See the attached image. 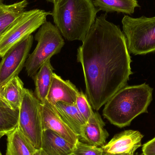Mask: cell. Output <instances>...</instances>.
I'll return each instance as SVG.
<instances>
[{"mask_svg": "<svg viewBox=\"0 0 155 155\" xmlns=\"http://www.w3.org/2000/svg\"><path fill=\"white\" fill-rule=\"evenodd\" d=\"M1 1H2V0H0V2H1Z\"/></svg>", "mask_w": 155, "mask_h": 155, "instance_id": "f1b7e54d", "label": "cell"}, {"mask_svg": "<svg viewBox=\"0 0 155 155\" xmlns=\"http://www.w3.org/2000/svg\"><path fill=\"white\" fill-rule=\"evenodd\" d=\"M5 155H33L36 148L20 131L18 127L6 135Z\"/></svg>", "mask_w": 155, "mask_h": 155, "instance_id": "2e32d148", "label": "cell"}, {"mask_svg": "<svg viewBox=\"0 0 155 155\" xmlns=\"http://www.w3.org/2000/svg\"><path fill=\"white\" fill-rule=\"evenodd\" d=\"M51 12L35 9L25 11L5 30L0 39V57L46 21Z\"/></svg>", "mask_w": 155, "mask_h": 155, "instance_id": "8992f818", "label": "cell"}, {"mask_svg": "<svg viewBox=\"0 0 155 155\" xmlns=\"http://www.w3.org/2000/svg\"><path fill=\"white\" fill-rule=\"evenodd\" d=\"M75 104L78 109L87 122L94 112L86 96L82 91L79 92Z\"/></svg>", "mask_w": 155, "mask_h": 155, "instance_id": "44dd1931", "label": "cell"}, {"mask_svg": "<svg viewBox=\"0 0 155 155\" xmlns=\"http://www.w3.org/2000/svg\"><path fill=\"white\" fill-rule=\"evenodd\" d=\"M41 114L43 131L52 130L74 145L79 141L78 136L64 123L54 106L47 100L41 103Z\"/></svg>", "mask_w": 155, "mask_h": 155, "instance_id": "30bf717a", "label": "cell"}, {"mask_svg": "<svg viewBox=\"0 0 155 155\" xmlns=\"http://www.w3.org/2000/svg\"><path fill=\"white\" fill-rule=\"evenodd\" d=\"M54 71L50 60L46 61L32 78L35 84V94L41 103L47 100V96L52 81Z\"/></svg>", "mask_w": 155, "mask_h": 155, "instance_id": "9a60e30c", "label": "cell"}, {"mask_svg": "<svg viewBox=\"0 0 155 155\" xmlns=\"http://www.w3.org/2000/svg\"><path fill=\"white\" fill-rule=\"evenodd\" d=\"M32 35L14 45L7 51L0 62V88L19 75L25 65L32 46Z\"/></svg>", "mask_w": 155, "mask_h": 155, "instance_id": "ba28073f", "label": "cell"}, {"mask_svg": "<svg viewBox=\"0 0 155 155\" xmlns=\"http://www.w3.org/2000/svg\"><path fill=\"white\" fill-rule=\"evenodd\" d=\"M73 153L77 155H104L102 147L89 145L79 141L75 145Z\"/></svg>", "mask_w": 155, "mask_h": 155, "instance_id": "7402d4cb", "label": "cell"}, {"mask_svg": "<svg viewBox=\"0 0 155 155\" xmlns=\"http://www.w3.org/2000/svg\"><path fill=\"white\" fill-rule=\"evenodd\" d=\"M75 145L51 130L43 132L41 148L49 155H69L73 153Z\"/></svg>", "mask_w": 155, "mask_h": 155, "instance_id": "4fadbf2b", "label": "cell"}, {"mask_svg": "<svg viewBox=\"0 0 155 155\" xmlns=\"http://www.w3.org/2000/svg\"><path fill=\"white\" fill-rule=\"evenodd\" d=\"M35 39L37 41L36 48L29 55L25 65L28 76L31 78L46 61L59 53L64 45L58 28L47 21L39 28Z\"/></svg>", "mask_w": 155, "mask_h": 155, "instance_id": "277c9868", "label": "cell"}, {"mask_svg": "<svg viewBox=\"0 0 155 155\" xmlns=\"http://www.w3.org/2000/svg\"><path fill=\"white\" fill-rule=\"evenodd\" d=\"M94 5L106 13H123L132 15L140 7L137 0H92Z\"/></svg>", "mask_w": 155, "mask_h": 155, "instance_id": "ac0fdd59", "label": "cell"}, {"mask_svg": "<svg viewBox=\"0 0 155 155\" xmlns=\"http://www.w3.org/2000/svg\"><path fill=\"white\" fill-rule=\"evenodd\" d=\"M142 155H155V137L143 144Z\"/></svg>", "mask_w": 155, "mask_h": 155, "instance_id": "603a6c76", "label": "cell"}, {"mask_svg": "<svg viewBox=\"0 0 155 155\" xmlns=\"http://www.w3.org/2000/svg\"><path fill=\"white\" fill-rule=\"evenodd\" d=\"M77 155L75 154H74V153H73V154H70V155Z\"/></svg>", "mask_w": 155, "mask_h": 155, "instance_id": "4316f807", "label": "cell"}, {"mask_svg": "<svg viewBox=\"0 0 155 155\" xmlns=\"http://www.w3.org/2000/svg\"><path fill=\"white\" fill-rule=\"evenodd\" d=\"M144 136L138 131L127 130L117 134L102 147L104 155H134L142 146Z\"/></svg>", "mask_w": 155, "mask_h": 155, "instance_id": "9c48e42d", "label": "cell"}, {"mask_svg": "<svg viewBox=\"0 0 155 155\" xmlns=\"http://www.w3.org/2000/svg\"><path fill=\"white\" fill-rule=\"evenodd\" d=\"M5 135L4 134H1V133H0V139H1V138H2V137L3 136H4Z\"/></svg>", "mask_w": 155, "mask_h": 155, "instance_id": "484cf974", "label": "cell"}, {"mask_svg": "<svg viewBox=\"0 0 155 155\" xmlns=\"http://www.w3.org/2000/svg\"><path fill=\"white\" fill-rule=\"evenodd\" d=\"M51 15L61 34L69 41H83L99 11L92 0H55Z\"/></svg>", "mask_w": 155, "mask_h": 155, "instance_id": "7a4b0ae2", "label": "cell"}, {"mask_svg": "<svg viewBox=\"0 0 155 155\" xmlns=\"http://www.w3.org/2000/svg\"><path fill=\"white\" fill-rule=\"evenodd\" d=\"M46 1L48 2H50L53 3L55 0H46Z\"/></svg>", "mask_w": 155, "mask_h": 155, "instance_id": "d4e9b609", "label": "cell"}, {"mask_svg": "<svg viewBox=\"0 0 155 155\" xmlns=\"http://www.w3.org/2000/svg\"><path fill=\"white\" fill-rule=\"evenodd\" d=\"M122 23L129 53L143 55L155 51V16L125 15Z\"/></svg>", "mask_w": 155, "mask_h": 155, "instance_id": "5b68a950", "label": "cell"}, {"mask_svg": "<svg viewBox=\"0 0 155 155\" xmlns=\"http://www.w3.org/2000/svg\"><path fill=\"white\" fill-rule=\"evenodd\" d=\"M24 84L19 76H15L0 88V98L14 108H20L24 91Z\"/></svg>", "mask_w": 155, "mask_h": 155, "instance_id": "e0dca14e", "label": "cell"}, {"mask_svg": "<svg viewBox=\"0 0 155 155\" xmlns=\"http://www.w3.org/2000/svg\"><path fill=\"white\" fill-rule=\"evenodd\" d=\"M27 0L10 5L0 4V39L10 25L25 11Z\"/></svg>", "mask_w": 155, "mask_h": 155, "instance_id": "d6986e66", "label": "cell"}, {"mask_svg": "<svg viewBox=\"0 0 155 155\" xmlns=\"http://www.w3.org/2000/svg\"><path fill=\"white\" fill-rule=\"evenodd\" d=\"M33 155H49L47 154L42 149H36Z\"/></svg>", "mask_w": 155, "mask_h": 155, "instance_id": "cb8c5ba5", "label": "cell"}, {"mask_svg": "<svg viewBox=\"0 0 155 155\" xmlns=\"http://www.w3.org/2000/svg\"><path fill=\"white\" fill-rule=\"evenodd\" d=\"M53 106L64 123L78 136L87 122L78 109L76 104L58 102Z\"/></svg>", "mask_w": 155, "mask_h": 155, "instance_id": "5bb4252c", "label": "cell"}, {"mask_svg": "<svg viewBox=\"0 0 155 155\" xmlns=\"http://www.w3.org/2000/svg\"><path fill=\"white\" fill-rule=\"evenodd\" d=\"M18 128L36 149L41 146L43 130L41 103L32 91L24 88Z\"/></svg>", "mask_w": 155, "mask_h": 155, "instance_id": "52a82bcc", "label": "cell"}, {"mask_svg": "<svg viewBox=\"0 0 155 155\" xmlns=\"http://www.w3.org/2000/svg\"><path fill=\"white\" fill-rule=\"evenodd\" d=\"M105 123L97 112H94L82 127L78 140L89 145L102 147L106 143L109 134L105 129Z\"/></svg>", "mask_w": 155, "mask_h": 155, "instance_id": "8fae6325", "label": "cell"}, {"mask_svg": "<svg viewBox=\"0 0 155 155\" xmlns=\"http://www.w3.org/2000/svg\"><path fill=\"white\" fill-rule=\"evenodd\" d=\"M79 91L70 80H64L54 73L47 100L52 105L57 102L74 104Z\"/></svg>", "mask_w": 155, "mask_h": 155, "instance_id": "7c38bea8", "label": "cell"}, {"mask_svg": "<svg viewBox=\"0 0 155 155\" xmlns=\"http://www.w3.org/2000/svg\"><path fill=\"white\" fill-rule=\"evenodd\" d=\"M153 88L146 83L126 86L116 93L105 104L104 117L120 127L129 126L139 115L147 113L153 100Z\"/></svg>", "mask_w": 155, "mask_h": 155, "instance_id": "3957f363", "label": "cell"}, {"mask_svg": "<svg viewBox=\"0 0 155 155\" xmlns=\"http://www.w3.org/2000/svg\"><path fill=\"white\" fill-rule=\"evenodd\" d=\"M106 13L96 17L77 51L85 95L96 111L127 86L133 74L125 36L119 26L108 21Z\"/></svg>", "mask_w": 155, "mask_h": 155, "instance_id": "6da1fadb", "label": "cell"}, {"mask_svg": "<svg viewBox=\"0 0 155 155\" xmlns=\"http://www.w3.org/2000/svg\"><path fill=\"white\" fill-rule=\"evenodd\" d=\"M0 155H2V153H1V151H0Z\"/></svg>", "mask_w": 155, "mask_h": 155, "instance_id": "83f0119b", "label": "cell"}, {"mask_svg": "<svg viewBox=\"0 0 155 155\" xmlns=\"http://www.w3.org/2000/svg\"><path fill=\"white\" fill-rule=\"evenodd\" d=\"M20 108L11 107L0 98V133L6 135L18 127Z\"/></svg>", "mask_w": 155, "mask_h": 155, "instance_id": "ffe728a7", "label": "cell"}]
</instances>
